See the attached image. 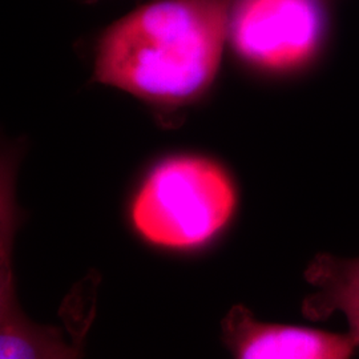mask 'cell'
Listing matches in <instances>:
<instances>
[{"mask_svg": "<svg viewBox=\"0 0 359 359\" xmlns=\"http://www.w3.org/2000/svg\"><path fill=\"white\" fill-rule=\"evenodd\" d=\"M229 36L246 65L290 75L326 55L333 20L326 0H234Z\"/></svg>", "mask_w": 359, "mask_h": 359, "instance_id": "cell-3", "label": "cell"}, {"mask_svg": "<svg viewBox=\"0 0 359 359\" xmlns=\"http://www.w3.org/2000/svg\"><path fill=\"white\" fill-rule=\"evenodd\" d=\"M234 0H158L116 22L99 41L95 79L160 104H181L210 87Z\"/></svg>", "mask_w": 359, "mask_h": 359, "instance_id": "cell-1", "label": "cell"}, {"mask_svg": "<svg viewBox=\"0 0 359 359\" xmlns=\"http://www.w3.org/2000/svg\"><path fill=\"white\" fill-rule=\"evenodd\" d=\"M237 193L210 160L180 156L152 170L137 193L132 218L148 241L173 249L204 244L231 219Z\"/></svg>", "mask_w": 359, "mask_h": 359, "instance_id": "cell-2", "label": "cell"}, {"mask_svg": "<svg viewBox=\"0 0 359 359\" xmlns=\"http://www.w3.org/2000/svg\"><path fill=\"white\" fill-rule=\"evenodd\" d=\"M305 278L314 292L304 299V316L323 321L342 314L348 325V335L359 347V257L342 258L321 253L313 258Z\"/></svg>", "mask_w": 359, "mask_h": 359, "instance_id": "cell-5", "label": "cell"}, {"mask_svg": "<svg viewBox=\"0 0 359 359\" xmlns=\"http://www.w3.org/2000/svg\"><path fill=\"white\" fill-rule=\"evenodd\" d=\"M224 334L231 351L245 359H345L357 348L348 334L258 321L244 306L231 309Z\"/></svg>", "mask_w": 359, "mask_h": 359, "instance_id": "cell-4", "label": "cell"}]
</instances>
